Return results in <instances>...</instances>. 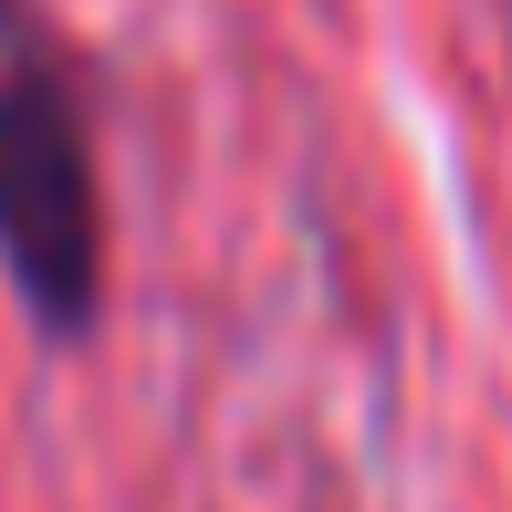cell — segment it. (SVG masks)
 Segmentation results:
<instances>
[{"label":"cell","mask_w":512,"mask_h":512,"mask_svg":"<svg viewBox=\"0 0 512 512\" xmlns=\"http://www.w3.org/2000/svg\"><path fill=\"white\" fill-rule=\"evenodd\" d=\"M0 262L32 324L84 335L105 304V189L84 136V74L42 0H0Z\"/></svg>","instance_id":"cell-1"}]
</instances>
